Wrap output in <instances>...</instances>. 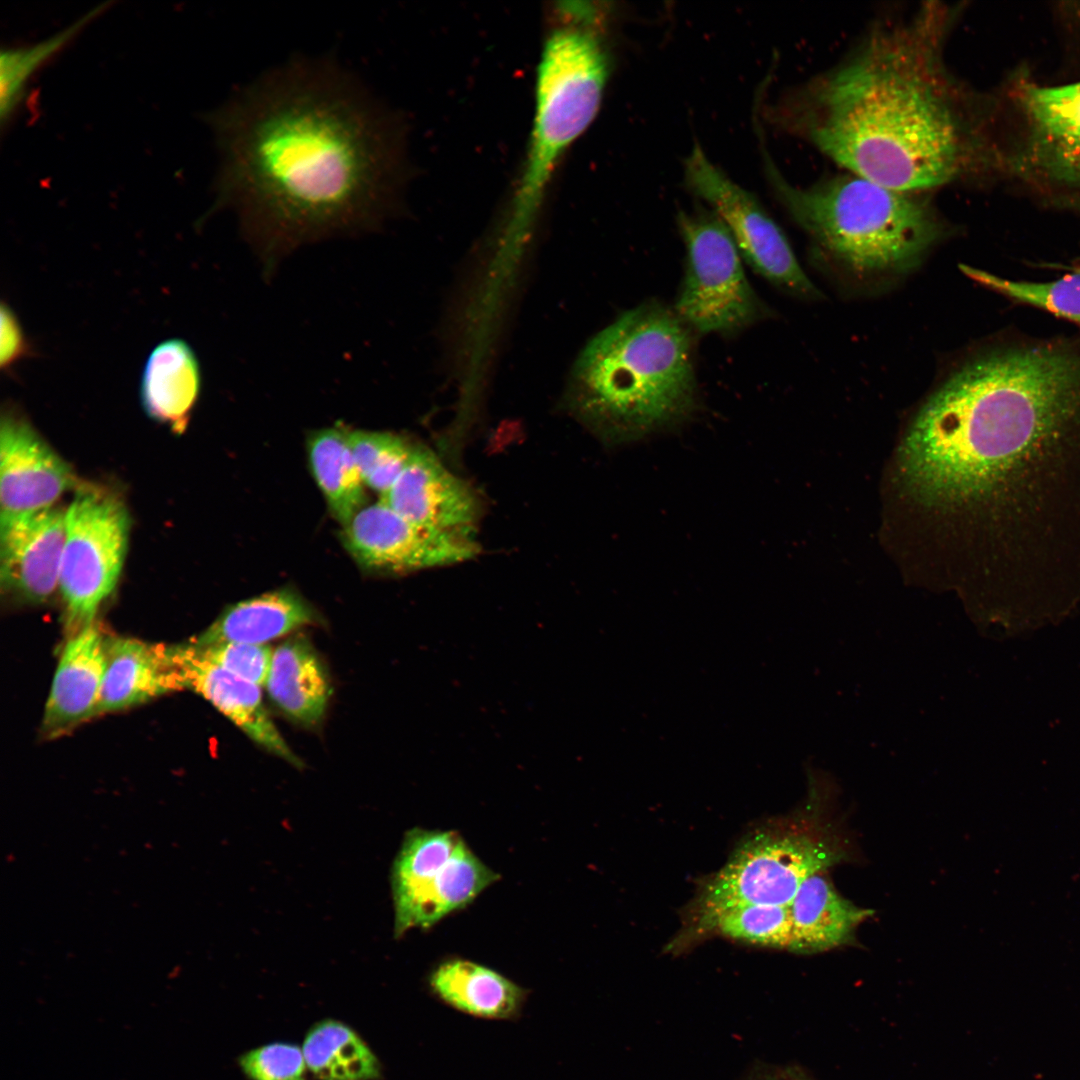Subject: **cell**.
Instances as JSON below:
<instances>
[{
	"label": "cell",
	"mask_w": 1080,
	"mask_h": 1080,
	"mask_svg": "<svg viewBox=\"0 0 1080 1080\" xmlns=\"http://www.w3.org/2000/svg\"><path fill=\"white\" fill-rule=\"evenodd\" d=\"M207 120L221 155L215 207L237 213L269 268L301 244L374 230L394 208L401 125L334 57H292Z\"/></svg>",
	"instance_id": "obj_1"
},
{
	"label": "cell",
	"mask_w": 1080,
	"mask_h": 1080,
	"mask_svg": "<svg viewBox=\"0 0 1080 1080\" xmlns=\"http://www.w3.org/2000/svg\"><path fill=\"white\" fill-rule=\"evenodd\" d=\"M958 10L927 4L877 27L786 105L790 128L847 172L895 190L1005 173L992 106L944 60Z\"/></svg>",
	"instance_id": "obj_2"
},
{
	"label": "cell",
	"mask_w": 1080,
	"mask_h": 1080,
	"mask_svg": "<svg viewBox=\"0 0 1080 1080\" xmlns=\"http://www.w3.org/2000/svg\"><path fill=\"white\" fill-rule=\"evenodd\" d=\"M1080 425V343L1007 329L972 350L929 398L899 452L919 500L980 498L1039 440Z\"/></svg>",
	"instance_id": "obj_3"
},
{
	"label": "cell",
	"mask_w": 1080,
	"mask_h": 1080,
	"mask_svg": "<svg viewBox=\"0 0 1080 1080\" xmlns=\"http://www.w3.org/2000/svg\"><path fill=\"white\" fill-rule=\"evenodd\" d=\"M696 336L673 308L656 300L625 311L576 361L571 410L614 445L682 423L698 404Z\"/></svg>",
	"instance_id": "obj_4"
},
{
	"label": "cell",
	"mask_w": 1080,
	"mask_h": 1080,
	"mask_svg": "<svg viewBox=\"0 0 1080 1080\" xmlns=\"http://www.w3.org/2000/svg\"><path fill=\"white\" fill-rule=\"evenodd\" d=\"M769 179L792 219L823 252L855 275L892 276L914 268L945 232L922 193L895 190L852 173L809 187Z\"/></svg>",
	"instance_id": "obj_5"
},
{
	"label": "cell",
	"mask_w": 1080,
	"mask_h": 1080,
	"mask_svg": "<svg viewBox=\"0 0 1080 1080\" xmlns=\"http://www.w3.org/2000/svg\"><path fill=\"white\" fill-rule=\"evenodd\" d=\"M562 16L537 69L534 126L516 191L520 215L539 203L560 157L595 118L607 80V57L590 21Z\"/></svg>",
	"instance_id": "obj_6"
},
{
	"label": "cell",
	"mask_w": 1080,
	"mask_h": 1080,
	"mask_svg": "<svg viewBox=\"0 0 1080 1080\" xmlns=\"http://www.w3.org/2000/svg\"><path fill=\"white\" fill-rule=\"evenodd\" d=\"M847 841L826 820L806 827L756 834L743 843L708 882L700 897L706 927L732 908L789 906L801 884L848 856Z\"/></svg>",
	"instance_id": "obj_7"
},
{
	"label": "cell",
	"mask_w": 1080,
	"mask_h": 1080,
	"mask_svg": "<svg viewBox=\"0 0 1080 1080\" xmlns=\"http://www.w3.org/2000/svg\"><path fill=\"white\" fill-rule=\"evenodd\" d=\"M1020 118L1006 173L1054 208L1080 213V81L1044 85L1023 72L1010 82Z\"/></svg>",
	"instance_id": "obj_8"
},
{
	"label": "cell",
	"mask_w": 1080,
	"mask_h": 1080,
	"mask_svg": "<svg viewBox=\"0 0 1080 1080\" xmlns=\"http://www.w3.org/2000/svg\"><path fill=\"white\" fill-rule=\"evenodd\" d=\"M685 271L672 307L698 336H734L769 317L770 309L751 286L730 232L713 212H680Z\"/></svg>",
	"instance_id": "obj_9"
},
{
	"label": "cell",
	"mask_w": 1080,
	"mask_h": 1080,
	"mask_svg": "<svg viewBox=\"0 0 1080 1080\" xmlns=\"http://www.w3.org/2000/svg\"><path fill=\"white\" fill-rule=\"evenodd\" d=\"M499 879L455 831H409L392 869L395 935L429 928Z\"/></svg>",
	"instance_id": "obj_10"
},
{
	"label": "cell",
	"mask_w": 1080,
	"mask_h": 1080,
	"mask_svg": "<svg viewBox=\"0 0 1080 1080\" xmlns=\"http://www.w3.org/2000/svg\"><path fill=\"white\" fill-rule=\"evenodd\" d=\"M130 517L122 499L104 488L79 486L66 509L59 591L70 636L95 623L125 561Z\"/></svg>",
	"instance_id": "obj_11"
},
{
	"label": "cell",
	"mask_w": 1080,
	"mask_h": 1080,
	"mask_svg": "<svg viewBox=\"0 0 1080 1080\" xmlns=\"http://www.w3.org/2000/svg\"><path fill=\"white\" fill-rule=\"evenodd\" d=\"M685 178L690 191L724 223L742 258L757 274L792 296H821L776 222L750 192L712 164L699 146L688 156Z\"/></svg>",
	"instance_id": "obj_12"
},
{
	"label": "cell",
	"mask_w": 1080,
	"mask_h": 1080,
	"mask_svg": "<svg viewBox=\"0 0 1080 1080\" xmlns=\"http://www.w3.org/2000/svg\"><path fill=\"white\" fill-rule=\"evenodd\" d=\"M344 548L370 573L402 574L474 557V538L418 527L382 500L365 505L342 526Z\"/></svg>",
	"instance_id": "obj_13"
},
{
	"label": "cell",
	"mask_w": 1080,
	"mask_h": 1080,
	"mask_svg": "<svg viewBox=\"0 0 1080 1080\" xmlns=\"http://www.w3.org/2000/svg\"><path fill=\"white\" fill-rule=\"evenodd\" d=\"M77 485L71 467L14 407L0 423V526L54 506Z\"/></svg>",
	"instance_id": "obj_14"
},
{
	"label": "cell",
	"mask_w": 1080,
	"mask_h": 1080,
	"mask_svg": "<svg viewBox=\"0 0 1080 1080\" xmlns=\"http://www.w3.org/2000/svg\"><path fill=\"white\" fill-rule=\"evenodd\" d=\"M380 500L418 527L474 538L480 515L477 496L424 447H413L405 468Z\"/></svg>",
	"instance_id": "obj_15"
},
{
	"label": "cell",
	"mask_w": 1080,
	"mask_h": 1080,
	"mask_svg": "<svg viewBox=\"0 0 1080 1080\" xmlns=\"http://www.w3.org/2000/svg\"><path fill=\"white\" fill-rule=\"evenodd\" d=\"M66 509L50 507L0 526L2 591L18 602L46 603L59 590Z\"/></svg>",
	"instance_id": "obj_16"
},
{
	"label": "cell",
	"mask_w": 1080,
	"mask_h": 1080,
	"mask_svg": "<svg viewBox=\"0 0 1080 1080\" xmlns=\"http://www.w3.org/2000/svg\"><path fill=\"white\" fill-rule=\"evenodd\" d=\"M183 689L205 698L254 743L296 768L303 767L278 731L262 700L261 687L203 656L194 646H171Z\"/></svg>",
	"instance_id": "obj_17"
},
{
	"label": "cell",
	"mask_w": 1080,
	"mask_h": 1080,
	"mask_svg": "<svg viewBox=\"0 0 1080 1080\" xmlns=\"http://www.w3.org/2000/svg\"><path fill=\"white\" fill-rule=\"evenodd\" d=\"M105 665V637L95 623L70 636L45 706V736H61L97 716Z\"/></svg>",
	"instance_id": "obj_18"
},
{
	"label": "cell",
	"mask_w": 1080,
	"mask_h": 1080,
	"mask_svg": "<svg viewBox=\"0 0 1080 1080\" xmlns=\"http://www.w3.org/2000/svg\"><path fill=\"white\" fill-rule=\"evenodd\" d=\"M105 673L97 715L123 710L182 688L171 646L105 638Z\"/></svg>",
	"instance_id": "obj_19"
},
{
	"label": "cell",
	"mask_w": 1080,
	"mask_h": 1080,
	"mask_svg": "<svg viewBox=\"0 0 1080 1080\" xmlns=\"http://www.w3.org/2000/svg\"><path fill=\"white\" fill-rule=\"evenodd\" d=\"M432 995L461 1014L487 1021H515L528 999V990L482 964L448 959L428 977Z\"/></svg>",
	"instance_id": "obj_20"
},
{
	"label": "cell",
	"mask_w": 1080,
	"mask_h": 1080,
	"mask_svg": "<svg viewBox=\"0 0 1080 1080\" xmlns=\"http://www.w3.org/2000/svg\"><path fill=\"white\" fill-rule=\"evenodd\" d=\"M201 392V369L190 345L179 338L162 341L148 355L140 380V400L154 421L182 434Z\"/></svg>",
	"instance_id": "obj_21"
},
{
	"label": "cell",
	"mask_w": 1080,
	"mask_h": 1080,
	"mask_svg": "<svg viewBox=\"0 0 1080 1080\" xmlns=\"http://www.w3.org/2000/svg\"><path fill=\"white\" fill-rule=\"evenodd\" d=\"M319 622V614L299 592L283 587L230 605L189 643L197 647L222 642L266 644Z\"/></svg>",
	"instance_id": "obj_22"
},
{
	"label": "cell",
	"mask_w": 1080,
	"mask_h": 1080,
	"mask_svg": "<svg viewBox=\"0 0 1080 1080\" xmlns=\"http://www.w3.org/2000/svg\"><path fill=\"white\" fill-rule=\"evenodd\" d=\"M264 687L279 710L306 727L323 719L331 695L326 667L303 635L293 636L273 650Z\"/></svg>",
	"instance_id": "obj_23"
},
{
	"label": "cell",
	"mask_w": 1080,
	"mask_h": 1080,
	"mask_svg": "<svg viewBox=\"0 0 1080 1080\" xmlns=\"http://www.w3.org/2000/svg\"><path fill=\"white\" fill-rule=\"evenodd\" d=\"M792 935L788 949L809 954L847 944L873 911L839 894L826 871L807 878L789 905Z\"/></svg>",
	"instance_id": "obj_24"
},
{
	"label": "cell",
	"mask_w": 1080,
	"mask_h": 1080,
	"mask_svg": "<svg viewBox=\"0 0 1080 1080\" xmlns=\"http://www.w3.org/2000/svg\"><path fill=\"white\" fill-rule=\"evenodd\" d=\"M313 477L333 517L346 525L365 506V484L348 443L347 430L320 429L307 439Z\"/></svg>",
	"instance_id": "obj_25"
},
{
	"label": "cell",
	"mask_w": 1080,
	"mask_h": 1080,
	"mask_svg": "<svg viewBox=\"0 0 1080 1080\" xmlns=\"http://www.w3.org/2000/svg\"><path fill=\"white\" fill-rule=\"evenodd\" d=\"M307 1068L320 1080H376L381 1066L367 1044L347 1025L324 1020L303 1043Z\"/></svg>",
	"instance_id": "obj_26"
},
{
	"label": "cell",
	"mask_w": 1080,
	"mask_h": 1080,
	"mask_svg": "<svg viewBox=\"0 0 1080 1080\" xmlns=\"http://www.w3.org/2000/svg\"><path fill=\"white\" fill-rule=\"evenodd\" d=\"M106 7L101 4L77 21L39 42L3 48L0 55V117L4 126L20 106L32 76L58 54Z\"/></svg>",
	"instance_id": "obj_27"
},
{
	"label": "cell",
	"mask_w": 1080,
	"mask_h": 1080,
	"mask_svg": "<svg viewBox=\"0 0 1080 1080\" xmlns=\"http://www.w3.org/2000/svg\"><path fill=\"white\" fill-rule=\"evenodd\" d=\"M960 268L972 280L1015 304L1047 312L1080 326V268L1046 281L1006 278L967 265Z\"/></svg>",
	"instance_id": "obj_28"
},
{
	"label": "cell",
	"mask_w": 1080,
	"mask_h": 1080,
	"mask_svg": "<svg viewBox=\"0 0 1080 1080\" xmlns=\"http://www.w3.org/2000/svg\"><path fill=\"white\" fill-rule=\"evenodd\" d=\"M347 436L365 486L382 497L405 468L414 446L389 432L347 430Z\"/></svg>",
	"instance_id": "obj_29"
},
{
	"label": "cell",
	"mask_w": 1080,
	"mask_h": 1080,
	"mask_svg": "<svg viewBox=\"0 0 1080 1080\" xmlns=\"http://www.w3.org/2000/svg\"><path fill=\"white\" fill-rule=\"evenodd\" d=\"M712 928L735 940L788 948L792 935L790 908L765 904L738 906L722 913Z\"/></svg>",
	"instance_id": "obj_30"
},
{
	"label": "cell",
	"mask_w": 1080,
	"mask_h": 1080,
	"mask_svg": "<svg viewBox=\"0 0 1080 1080\" xmlns=\"http://www.w3.org/2000/svg\"><path fill=\"white\" fill-rule=\"evenodd\" d=\"M239 1063L251 1080H307L303 1050L293 1044L273 1043L250 1050Z\"/></svg>",
	"instance_id": "obj_31"
},
{
	"label": "cell",
	"mask_w": 1080,
	"mask_h": 1080,
	"mask_svg": "<svg viewBox=\"0 0 1080 1080\" xmlns=\"http://www.w3.org/2000/svg\"><path fill=\"white\" fill-rule=\"evenodd\" d=\"M194 647L227 671L260 687L265 685L273 654L269 645L222 642Z\"/></svg>",
	"instance_id": "obj_32"
},
{
	"label": "cell",
	"mask_w": 1080,
	"mask_h": 1080,
	"mask_svg": "<svg viewBox=\"0 0 1080 1080\" xmlns=\"http://www.w3.org/2000/svg\"><path fill=\"white\" fill-rule=\"evenodd\" d=\"M0 315V367L3 373L11 376L23 360L34 357L37 351L16 313L5 301L1 302Z\"/></svg>",
	"instance_id": "obj_33"
},
{
	"label": "cell",
	"mask_w": 1080,
	"mask_h": 1080,
	"mask_svg": "<svg viewBox=\"0 0 1080 1080\" xmlns=\"http://www.w3.org/2000/svg\"><path fill=\"white\" fill-rule=\"evenodd\" d=\"M744 1080H790L787 1072L780 1074L765 1066H755Z\"/></svg>",
	"instance_id": "obj_34"
},
{
	"label": "cell",
	"mask_w": 1080,
	"mask_h": 1080,
	"mask_svg": "<svg viewBox=\"0 0 1080 1080\" xmlns=\"http://www.w3.org/2000/svg\"><path fill=\"white\" fill-rule=\"evenodd\" d=\"M787 1074L790 1080H807L800 1072L797 1071L790 1070L787 1072Z\"/></svg>",
	"instance_id": "obj_35"
}]
</instances>
